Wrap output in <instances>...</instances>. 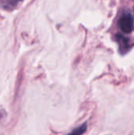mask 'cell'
<instances>
[{
	"label": "cell",
	"instance_id": "6da1fadb",
	"mask_svg": "<svg viewBox=\"0 0 134 135\" xmlns=\"http://www.w3.org/2000/svg\"><path fill=\"white\" fill-rule=\"evenodd\" d=\"M119 27L125 33H130L133 28V17L130 13H125L121 17L119 22Z\"/></svg>",
	"mask_w": 134,
	"mask_h": 135
},
{
	"label": "cell",
	"instance_id": "7a4b0ae2",
	"mask_svg": "<svg viewBox=\"0 0 134 135\" xmlns=\"http://www.w3.org/2000/svg\"><path fill=\"white\" fill-rule=\"evenodd\" d=\"M116 40L118 44L119 51L122 54H126L130 51L131 46L130 44V40L128 38L125 37L124 36L118 34L116 36Z\"/></svg>",
	"mask_w": 134,
	"mask_h": 135
},
{
	"label": "cell",
	"instance_id": "3957f363",
	"mask_svg": "<svg viewBox=\"0 0 134 135\" xmlns=\"http://www.w3.org/2000/svg\"><path fill=\"white\" fill-rule=\"evenodd\" d=\"M86 128H87V125L86 124H84L81 127L75 129L73 131L71 132V134H82L83 133H85L86 131Z\"/></svg>",
	"mask_w": 134,
	"mask_h": 135
}]
</instances>
